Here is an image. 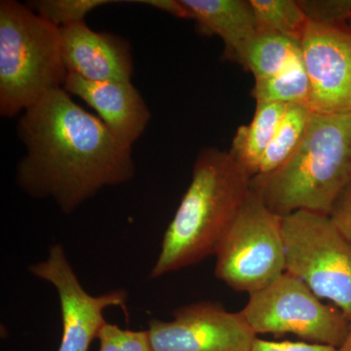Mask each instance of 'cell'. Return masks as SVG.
Masks as SVG:
<instances>
[{"mask_svg":"<svg viewBox=\"0 0 351 351\" xmlns=\"http://www.w3.org/2000/svg\"><path fill=\"white\" fill-rule=\"evenodd\" d=\"M17 132L25 147L16 173L18 186L32 197L54 200L64 214L135 176L132 147L64 88L23 112Z\"/></svg>","mask_w":351,"mask_h":351,"instance_id":"6da1fadb","label":"cell"},{"mask_svg":"<svg viewBox=\"0 0 351 351\" xmlns=\"http://www.w3.org/2000/svg\"><path fill=\"white\" fill-rule=\"evenodd\" d=\"M251 181L230 152L202 149L149 277L158 278L215 255L251 191Z\"/></svg>","mask_w":351,"mask_h":351,"instance_id":"7a4b0ae2","label":"cell"},{"mask_svg":"<svg viewBox=\"0 0 351 351\" xmlns=\"http://www.w3.org/2000/svg\"><path fill=\"white\" fill-rule=\"evenodd\" d=\"M351 186V113H311L301 144L287 162L252 178L251 189L280 217L295 211L330 216Z\"/></svg>","mask_w":351,"mask_h":351,"instance_id":"3957f363","label":"cell"},{"mask_svg":"<svg viewBox=\"0 0 351 351\" xmlns=\"http://www.w3.org/2000/svg\"><path fill=\"white\" fill-rule=\"evenodd\" d=\"M61 29L16 0L0 1V114L14 117L64 88Z\"/></svg>","mask_w":351,"mask_h":351,"instance_id":"277c9868","label":"cell"},{"mask_svg":"<svg viewBox=\"0 0 351 351\" xmlns=\"http://www.w3.org/2000/svg\"><path fill=\"white\" fill-rule=\"evenodd\" d=\"M286 271L351 321V241L330 216L295 211L282 217Z\"/></svg>","mask_w":351,"mask_h":351,"instance_id":"5b68a950","label":"cell"},{"mask_svg":"<svg viewBox=\"0 0 351 351\" xmlns=\"http://www.w3.org/2000/svg\"><path fill=\"white\" fill-rule=\"evenodd\" d=\"M215 255V274L228 287L249 295L267 287L286 271L282 217L251 189Z\"/></svg>","mask_w":351,"mask_h":351,"instance_id":"8992f818","label":"cell"},{"mask_svg":"<svg viewBox=\"0 0 351 351\" xmlns=\"http://www.w3.org/2000/svg\"><path fill=\"white\" fill-rule=\"evenodd\" d=\"M240 313L258 334H294L313 343L339 348L350 320L336 307L320 302L301 279L285 271L267 287L250 294Z\"/></svg>","mask_w":351,"mask_h":351,"instance_id":"52a82bcc","label":"cell"},{"mask_svg":"<svg viewBox=\"0 0 351 351\" xmlns=\"http://www.w3.org/2000/svg\"><path fill=\"white\" fill-rule=\"evenodd\" d=\"M147 331L152 351H252L257 339L241 313L211 302L180 307L171 321L152 319Z\"/></svg>","mask_w":351,"mask_h":351,"instance_id":"ba28073f","label":"cell"},{"mask_svg":"<svg viewBox=\"0 0 351 351\" xmlns=\"http://www.w3.org/2000/svg\"><path fill=\"white\" fill-rule=\"evenodd\" d=\"M29 272L56 289L63 324L58 351L89 350L92 341L107 322L104 311L112 306L125 308V291L115 290L101 295L87 293L61 245L51 246L47 258L32 265Z\"/></svg>","mask_w":351,"mask_h":351,"instance_id":"9c48e42d","label":"cell"},{"mask_svg":"<svg viewBox=\"0 0 351 351\" xmlns=\"http://www.w3.org/2000/svg\"><path fill=\"white\" fill-rule=\"evenodd\" d=\"M301 48L311 83L309 110L321 114L351 113V32L348 25L309 23Z\"/></svg>","mask_w":351,"mask_h":351,"instance_id":"30bf717a","label":"cell"},{"mask_svg":"<svg viewBox=\"0 0 351 351\" xmlns=\"http://www.w3.org/2000/svg\"><path fill=\"white\" fill-rule=\"evenodd\" d=\"M60 29L69 75L89 82H131L133 58L126 39L94 31L85 22Z\"/></svg>","mask_w":351,"mask_h":351,"instance_id":"8fae6325","label":"cell"},{"mask_svg":"<svg viewBox=\"0 0 351 351\" xmlns=\"http://www.w3.org/2000/svg\"><path fill=\"white\" fill-rule=\"evenodd\" d=\"M64 89L93 108L110 133L127 147H133L151 120L147 103L132 82H89L69 75Z\"/></svg>","mask_w":351,"mask_h":351,"instance_id":"7c38bea8","label":"cell"},{"mask_svg":"<svg viewBox=\"0 0 351 351\" xmlns=\"http://www.w3.org/2000/svg\"><path fill=\"white\" fill-rule=\"evenodd\" d=\"M199 34L216 36L225 45L223 57L243 64L245 53L258 32L250 0H182Z\"/></svg>","mask_w":351,"mask_h":351,"instance_id":"4fadbf2b","label":"cell"},{"mask_svg":"<svg viewBox=\"0 0 351 351\" xmlns=\"http://www.w3.org/2000/svg\"><path fill=\"white\" fill-rule=\"evenodd\" d=\"M253 119L247 125L239 127L230 156L251 178L257 176L261 161L280 124L287 106L271 101H256Z\"/></svg>","mask_w":351,"mask_h":351,"instance_id":"5bb4252c","label":"cell"},{"mask_svg":"<svg viewBox=\"0 0 351 351\" xmlns=\"http://www.w3.org/2000/svg\"><path fill=\"white\" fill-rule=\"evenodd\" d=\"M301 43L274 32H260L245 53L243 64L255 78V82L278 75L298 55Z\"/></svg>","mask_w":351,"mask_h":351,"instance_id":"9a60e30c","label":"cell"},{"mask_svg":"<svg viewBox=\"0 0 351 351\" xmlns=\"http://www.w3.org/2000/svg\"><path fill=\"white\" fill-rule=\"evenodd\" d=\"M311 113L313 112L306 106L288 105L286 107L280 124L263 154L257 176L270 174L287 162L301 144Z\"/></svg>","mask_w":351,"mask_h":351,"instance_id":"2e32d148","label":"cell"},{"mask_svg":"<svg viewBox=\"0 0 351 351\" xmlns=\"http://www.w3.org/2000/svg\"><path fill=\"white\" fill-rule=\"evenodd\" d=\"M252 96L256 101H271L308 108L311 83L302 53L278 75L255 82Z\"/></svg>","mask_w":351,"mask_h":351,"instance_id":"e0dca14e","label":"cell"},{"mask_svg":"<svg viewBox=\"0 0 351 351\" xmlns=\"http://www.w3.org/2000/svg\"><path fill=\"white\" fill-rule=\"evenodd\" d=\"M260 32L301 43L309 22L298 0H250Z\"/></svg>","mask_w":351,"mask_h":351,"instance_id":"ac0fdd59","label":"cell"},{"mask_svg":"<svg viewBox=\"0 0 351 351\" xmlns=\"http://www.w3.org/2000/svg\"><path fill=\"white\" fill-rule=\"evenodd\" d=\"M112 0H36L27 5L43 19L56 27L85 22V17L99 7L117 3Z\"/></svg>","mask_w":351,"mask_h":351,"instance_id":"d6986e66","label":"cell"},{"mask_svg":"<svg viewBox=\"0 0 351 351\" xmlns=\"http://www.w3.org/2000/svg\"><path fill=\"white\" fill-rule=\"evenodd\" d=\"M97 339L100 341L99 351H152L147 330L132 331L106 322Z\"/></svg>","mask_w":351,"mask_h":351,"instance_id":"ffe728a7","label":"cell"},{"mask_svg":"<svg viewBox=\"0 0 351 351\" xmlns=\"http://www.w3.org/2000/svg\"><path fill=\"white\" fill-rule=\"evenodd\" d=\"M307 20L313 24L348 25L351 0H298Z\"/></svg>","mask_w":351,"mask_h":351,"instance_id":"44dd1931","label":"cell"},{"mask_svg":"<svg viewBox=\"0 0 351 351\" xmlns=\"http://www.w3.org/2000/svg\"><path fill=\"white\" fill-rule=\"evenodd\" d=\"M252 351H339V348L319 343L270 341L257 338Z\"/></svg>","mask_w":351,"mask_h":351,"instance_id":"7402d4cb","label":"cell"},{"mask_svg":"<svg viewBox=\"0 0 351 351\" xmlns=\"http://www.w3.org/2000/svg\"><path fill=\"white\" fill-rule=\"evenodd\" d=\"M330 218L351 241V186L337 201Z\"/></svg>","mask_w":351,"mask_h":351,"instance_id":"603a6c76","label":"cell"},{"mask_svg":"<svg viewBox=\"0 0 351 351\" xmlns=\"http://www.w3.org/2000/svg\"><path fill=\"white\" fill-rule=\"evenodd\" d=\"M131 2L154 7L157 10L170 14V15L181 18V19L191 20V12L182 0H138V1Z\"/></svg>","mask_w":351,"mask_h":351,"instance_id":"cb8c5ba5","label":"cell"},{"mask_svg":"<svg viewBox=\"0 0 351 351\" xmlns=\"http://www.w3.org/2000/svg\"><path fill=\"white\" fill-rule=\"evenodd\" d=\"M339 351H351V321H350V329L348 332V338H346L343 345L339 348Z\"/></svg>","mask_w":351,"mask_h":351,"instance_id":"d4e9b609","label":"cell"},{"mask_svg":"<svg viewBox=\"0 0 351 351\" xmlns=\"http://www.w3.org/2000/svg\"><path fill=\"white\" fill-rule=\"evenodd\" d=\"M348 29H350V31L351 32V18H350V20L348 21Z\"/></svg>","mask_w":351,"mask_h":351,"instance_id":"484cf974","label":"cell"}]
</instances>
